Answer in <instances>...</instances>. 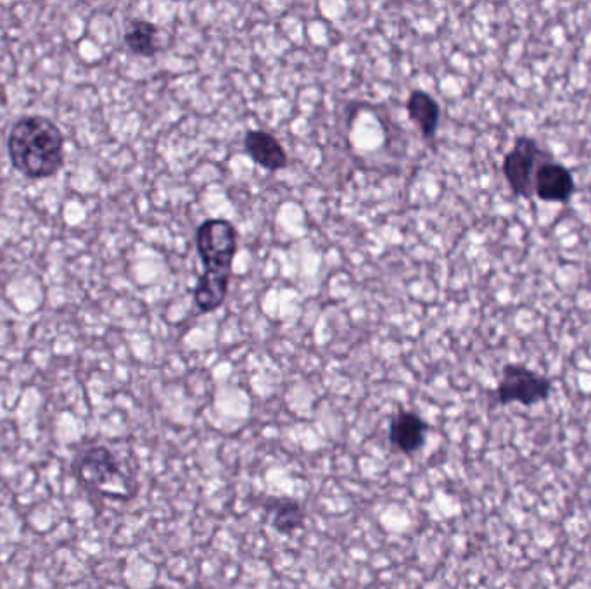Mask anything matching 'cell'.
I'll return each instance as SVG.
<instances>
[{
  "instance_id": "3957f363",
  "label": "cell",
  "mask_w": 591,
  "mask_h": 589,
  "mask_svg": "<svg viewBox=\"0 0 591 589\" xmlns=\"http://www.w3.org/2000/svg\"><path fill=\"white\" fill-rule=\"evenodd\" d=\"M498 405H519L531 408L547 401L552 394V380L521 363H507L496 386Z\"/></svg>"
},
{
  "instance_id": "277c9868",
  "label": "cell",
  "mask_w": 591,
  "mask_h": 589,
  "mask_svg": "<svg viewBox=\"0 0 591 589\" xmlns=\"http://www.w3.org/2000/svg\"><path fill=\"white\" fill-rule=\"evenodd\" d=\"M548 158L550 154L543 151L533 137L521 135L515 139L514 147L503 156L502 161L503 177L515 196L524 199L533 197L534 173Z\"/></svg>"
},
{
  "instance_id": "9c48e42d",
  "label": "cell",
  "mask_w": 591,
  "mask_h": 589,
  "mask_svg": "<svg viewBox=\"0 0 591 589\" xmlns=\"http://www.w3.org/2000/svg\"><path fill=\"white\" fill-rule=\"evenodd\" d=\"M261 508L267 512L272 529L279 534L289 536L305 526V510L293 498L272 496L261 503Z\"/></svg>"
},
{
  "instance_id": "ba28073f",
  "label": "cell",
  "mask_w": 591,
  "mask_h": 589,
  "mask_svg": "<svg viewBox=\"0 0 591 589\" xmlns=\"http://www.w3.org/2000/svg\"><path fill=\"white\" fill-rule=\"evenodd\" d=\"M429 425L415 412L400 410L389 424V441L403 455H415L426 444Z\"/></svg>"
},
{
  "instance_id": "5b68a950",
  "label": "cell",
  "mask_w": 591,
  "mask_h": 589,
  "mask_svg": "<svg viewBox=\"0 0 591 589\" xmlns=\"http://www.w3.org/2000/svg\"><path fill=\"white\" fill-rule=\"evenodd\" d=\"M73 469L78 482L92 493L106 494L104 489L108 486H121L125 491H130L118 458L106 446L87 448L78 455Z\"/></svg>"
},
{
  "instance_id": "8992f818",
  "label": "cell",
  "mask_w": 591,
  "mask_h": 589,
  "mask_svg": "<svg viewBox=\"0 0 591 589\" xmlns=\"http://www.w3.org/2000/svg\"><path fill=\"white\" fill-rule=\"evenodd\" d=\"M533 190L545 203H567L576 190V184L567 166L548 158L534 173Z\"/></svg>"
},
{
  "instance_id": "6da1fadb",
  "label": "cell",
  "mask_w": 591,
  "mask_h": 589,
  "mask_svg": "<svg viewBox=\"0 0 591 589\" xmlns=\"http://www.w3.org/2000/svg\"><path fill=\"white\" fill-rule=\"evenodd\" d=\"M197 254L203 263L192 298L201 313L220 310L229 296L234 261L239 251V234L234 223L225 218H206L196 228Z\"/></svg>"
},
{
  "instance_id": "30bf717a",
  "label": "cell",
  "mask_w": 591,
  "mask_h": 589,
  "mask_svg": "<svg viewBox=\"0 0 591 589\" xmlns=\"http://www.w3.org/2000/svg\"><path fill=\"white\" fill-rule=\"evenodd\" d=\"M408 120L415 123L426 139H434L441 121V106L426 90L415 89L407 99Z\"/></svg>"
},
{
  "instance_id": "8fae6325",
  "label": "cell",
  "mask_w": 591,
  "mask_h": 589,
  "mask_svg": "<svg viewBox=\"0 0 591 589\" xmlns=\"http://www.w3.org/2000/svg\"><path fill=\"white\" fill-rule=\"evenodd\" d=\"M123 42L135 56L154 57L159 47V26L147 19H132L125 28Z\"/></svg>"
},
{
  "instance_id": "7a4b0ae2",
  "label": "cell",
  "mask_w": 591,
  "mask_h": 589,
  "mask_svg": "<svg viewBox=\"0 0 591 589\" xmlns=\"http://www.w3.org/2000/svg\"><path fill=\"white\" fill-rule=\"evenodd\" d=\"M14 170L32 180L54 177L64 161V135L54 121L28 114L14 123L7 137Z\"/></svg>"
},
{
  "instance_id": "52a82bcc",
  "label": "cell",
  "mask_w": 591,
  "mask_h": 589,
  "mask_svg": "<svg viewBox=\"0 0 591 589\" xmlns=\"http://www.w3.org/2000/svg\"><path fill=\"white\" fill-rule=\"evenodd\" d=\"M244 152L249 159L270 173L284 170L289 165V156L280 140L267 130H249L244 135Z\"/></svg>"
}]
</instances>
